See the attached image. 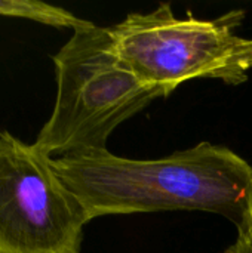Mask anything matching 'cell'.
<instances>
[{
	"mask_svg": "<svg viewBox=\"0 0 252 253\" xmlns=\"http://www.w3.org/2000/svg\"><path fill=\"white\" fill-rule=\"evenodd\" d=\"M53 166L89 221L201 211L224 216L238 231L252 222V166L224 145L203 141L156 160L95 150L56 157Z\"/></svg>",
	"mask_w": 252,
	"mask_h": 253,
	"instance_id": "cell-1",
	"label": "cell"
},
{
	"mask_svg": "<svg viewBox=\"0 0 252 253\" xmlns=\"http://www.w3.org/2000/svg\"><path fill=\"white\" fill-rule=\"evenodd\" d=\"M56 95L36 144L52 159L107 150L111 133L165 93L146 84L119 52L110 27L91 21L52 56Z\"/></svg>",
	"mask_w": 252,
	"mask_h": 253,
	"instance_id": "cell-2",
	"label": "cell"
},
{
	"mask_svg": "<svg viewBox=\"0 0 252 253\" xmlns=\"http://www.w3.org/2000/svg\"><path fill=\"white\" fill-rule=\"evenodd\" d=\"M244 9L215 19H199L190 10L184 19L171 3L150 12H131L110 30L132 71L168 98L192 79H218L242 84L252 70V37L236 34L245 21Z\"/></svg>",
	"mask_w": 252,
	"mask_h": 253,
	"instance_id": "cell-3",
	"label": "cell"
},
{
	"mask_svg": "<svg viewBox=\"0 0 252 253\" xmlns=\"http://www.w3.org/2000/svg\"><path fill=\"white\" fill-rule=\"evenodd\" d=\"M89 222L53 159L0 130V253H80Z\"/></svg>",
	"mask_w": 252,
	"mask_h": 253,
	"instance_id": "cell-4",
	"label": "cell"
},
{
	"mask_svg": "<svg viewBox=\"0 0 252 253\" xmlns=\"http://www.w3.org/2000/svg\"><path fill=\"white\" fill-rule=\"evenodd\" d=\"M0 16L30 19L43 25L71 30L88 22L64 7L37 0H0Z\"/></svg>",
	"mask_w": 252,
	"mask_h": 253,
	"instance_id": "cell-5",
	"label": "cell"
},
{
	"mask_svg": "<svg viewBox=\"0 0 252 253\" xmlns=\"http://www.w3.org/2000/svg\"><path fill=\"white\" fill-rule=\"evenodd\" d=\"M224 253H252V222L247 228L238 231L235 243Z\"/></svg>",
	"mask_w": 252,
	"mask_h": 253,
	"instance_id": "cell-6",
	"label": "cell"
}]
</instances>
